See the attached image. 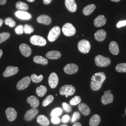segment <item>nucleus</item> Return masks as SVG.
<instances>
[{
  "mask_svg": "<svg viewBox=\"0 0 126 126\" xmlns=\"http://www.w3.org/2000/svg\"><path fill=\"white\" fill-rule=\"evenodd\" d=\"M111 63V60L108 58L104 57L102 55H98L95 58V63L96 65L100 67L108 66Z\"/></svg>",
  "mask_w": 126,
  "mask_h": 126,
  "instance_id": "1",
  "label": "nucleus"
},
{
  "mask_svg": "<svg viewBox=\"0 0 126 126\" xmlns=\"http://www.w3.org/2000/svg\"><path fill=\"white\" fill-rule=\"evenodd\" d=\"M75 87L70 85H66L61 87L59 90V94L62 95H65L67 98L69 96H72L75 92Z\"/></svg>",
  "mask_w": 126,
  "mask_h": 126,
  "instance_id": "2",
  "label": "nucleus"
},
{
  "mask_svg": "<svg viewBox=\"0 0 126 126\" xmlns=\"http://www.w3.org/2000/svg\"><path fill=\"white\" fill-rule=\"evenodd\" d=\"M78 49L81 53L86 54L89 52L91 49L90 42L86 39L80 41L78 45Z\"/></svg>",
  "mask_w": 126,
  "mask_h": 126,
  "instance_id": "3",
  "label": "nucleus"
},
{
  "mask_svg": "<svg viewBox=\"0 0 126 126\" xmlns=\"http://www.w3.org/2000/svg\"><path fill=\"white\" fill-rule=\"evenodd\" d=\"M62 32L65 36H71L75 34L76 30L72 24L66 23L63 26Z\"/></svg>",
  "mask_w": 126,
  "mask_h": 126,
  "instance_id": "4",
  "label": "nucleus"
},
{
  "mask_svg": "<svg viewBox=\"0 0 126 126\" xmlns=\"http://www.w3.org/2000/svg\"><path fill=\"white\" fill-rule=\"evenodd\" d=\"M60 28L59 26H55L52 28L48 36V40L51 42H53L56 40L60 34Z\"/></svg>",
  "mask_w": 126,
  "mask_h": 126,
  "instance_id": "5",
  "label": "nucleus"
},
{
  "mask_svg": "<svg viewBox=\"0 0 126 126\" xmlns=\"http://www.w3.org/2000/svg\"><path fill=\"white\" fill-rule=\"evenodd\" d=\"M31 43L33 45L44 46L46 45V41L45 38L37 35H34L30 38Z\"/></svg>",
  "mask_w": 126,
  "mask_h": 126,
  "instance_id": "6",
  "label": "nucleus"
},
{
  "mask_svg": "<svg viewBox=\"0 0 126 126\" xmlns=\"http://www.w3.org/2000/svg\"><path fill=\"white\" fill-rule=\"evenodd\" d=\"M31 79L30 77L27 76L23 78L17 84L16 87L19 90H24L28 87L31 83Z\"/></svg>",
  "mask_w": 126,
  "mask_h": 126,
  "instance_id": "7",
  "label": "nucleus"
},
{
  "mask_svg": "<svg viewBox=\"0 0 126 126\" xmlns=\"http://www.w3.org/2000/svg\"><path fill=\"white\" fill-rule=\"evenodd\" d=\"M111 92V90H108L104 92V94L101 97V102L103 105H107L113 102V96Z\"/></svg>",
  "mask_w": 126,
  "mask_h": 126,
  "instance_id": "8",
  "label": "nucleus"
},
{
  "mask_svg": "<svg viewBox=\"0 0 126 126\" xmlns=\"http://www.w3.org/2000/svg\"><path fill=\"white\" fill-rule=\"evenodd\" d=\"M79 70L78 65L74 63H69L63 68L64 72L68 74H72L76 73Z\"/></svg>",
  "mask_w": 126,
  "mask_h": 126,
  "instance_id": "9",
  "label": "nucleus"
},
{
  "mask_svg": "<svg viewBox=\"0 0 126 126\" xmlns=\"http://www.w3.org/2000/svg\"><path fill=\"white\" fill-rule=\"evenodd\" d=\"M106 79V76L104 72H97L92 77L91 81L98 83H103L104 81Z\"/></svg>",
  "mask_w": 126,
  "mask_h": 126,
  "instance_id": "10",
  "label": "nucleus"
},
{
  "mask_svg": "<svg viewBox=\"0 0 126 126\" xmlns=\"http://www.w3.org/2000/svg\"><path fill=\"white\" fill-rule=\"evenodd\" d=\"M48 82L49 86L51 88L53 89L57 86L59 83V77L56 73L52 72L50 74Z\"/></svg>",
  "mask_w": 126,
  "mask_h": 126,
  "instance_id": "11",
  "label": "nucleus"
},
{
  "mask_svg": "<svg viewBox=\"0 0 126 126\" xmlns=\"http://www.w3.org/2000/svg\"><path fill=\"white\" fill-rule=\"evenodd\" d=\"M38 110L36 108H32L27 111L24 116V119L27 121H31L38 113Z\"/></svg>",
  "mask_w": 126,
  "mask_h": 126,
  "instance_id": "12",
  "label": "nucleus"
},
{
  "mask_svg": "<svg viewBox=\"0 0 126 126\" xmlns=\"http://www.w3.org/2000/svg\"><path fill=\"white\" fill-rule=\"evenodd\" d=\"M6 114L8 120L10 122L15 121L17 115V113L16 110L12 108H9L6 110Z\"/></svg>",
  "mask_w": 126,
  "mask_h": 126,
  "instance_id": "13",
  "label": "nucleus"
},
{
  "mask_svg": "<svg viewBox=\"0 0 126 126\" xmlns=\"http://www.w3.org/2000/svg\"><path fill=\"white\" fill-rule=\"evenodd\" d=\"M19 69L17 67H14L12 66H9L5 69L3 73V75L4 77H9L15 75L18 72Z\"/></svg>",
  "mask_w": 126,
  "mask_h": 126,
  "instance_id": "14",
  "label": "nucleus"
},
{
  "mask_svg": "<svg viewBox=\"0 0 126 126\" xmlns=\"http://www.w3.org/2000/svg\"><path fill=\"white\" fill-rule=\"evenodd\" d=\"M19 49L23 56L25 57H29L32 54V49L29 45L25 44H22L20 45Z\"/></svg>",
  "mask_w": 126,
  "mask_h": 126,
  "instance_id": "15",
  "label": "nucleus"
},
{
  "mask_svg": "<svg viewBox=\"0 0 126 126\" xmlns=\"http://www.w3.org/2000/svg\"><path fill=\"white\" fill-rule=\"evenodd\" d=\"M16 16L21 20H30L32 18V15L25 11L18 10L15 13Z\"/></svg>",
  "mask_w": 126,
  "mask_h": 126,
  "instance_id": "16",
  "label": "nucleus"
},
{
  "mask_svg": "<svg viewBox=\"0 0 126 126\" xmlns=\"http://www.w3.org/2000/svg\"><path fill=\"white\" fill-rule=\"evenodd\" d=\"M65 5L67 9L71 12L76 11L77 6L75 0H65Z\"/></svg>",
  "mask_w": 126,
  "mask_h": 126,
  "instance_id": "17",
  "label": "nucleus"
},
{
  "mask_svg": "<svg viewBox=\"0 0 126 126\" xmlns=\"http://www.w3.org/2000/svg\"><path fill=\"white\" fill-rule=\"evenodd\" d=\"M36 20L38 23L45 25H49L51 23V19L50 17L45 15L40 16L37 18Z\"/></svg>",
  "mask_w": 126,
  "mask_h": 126,
  "instance_id": "18",
  "label": "nucleus"
},
{
  "mask_svg": "<svg viewBox=\"0 0 126 126\" xmlns=\"http://www.w3.org/2000/svg\"><path fill=\"white\" fill-rule=\"evenodd\" d=\"M107 23V20L103 15H99L95 19L94 24L95 27H100L103 26Z\"/></svg>",
  "mask_w": 126,
  "mask_h": 126,
  "instance_id": "19",
  "label": "nucleus"
},
{
  "mask_svg": "<svg viewBox=\"0 0 126 126\" xmlns=\"http://www.w3.org/2000/svg\"><path fill=\"white\" fill-rule=\"evenodd\" d=\"M78 109L81 113L84 115L87 116L90 113L91 111L90 108L86 104L84 103L79 104L78 106Z\"/></svg>",
  "mask_w": 126,
  "mask_h": 126,
  "instance_id": "20",
  "label": "nucleus"
},
{
  "mask_svg": "<svg viewBox=\"0 0 126 126\" xmlns=\"http://www.w3.org/2000/svg\"><path fill=\"white\" fill-rule=\"evenodd\" d=\"M27 102L31 105L33 108H36L39 105V101L38 99L35 96H30L27 99Z\"/></svg>",
  "mask_w": 126,
  "mask_h": 126,
  "instance_id": "21",
  "label": "nucleus"
},
{
  "mask_svg": "<svg viewBox=\"0 0 126 126\" xmlns=\"http://www.w3.org/2000/svg\"><path fill=\"white\" fill-rule=\"evenodd\" d=\"M110 52L114 55H117L119 53V48L117 43L115 41H112L109 45Z\"/></svg>",
  "mask_w": 126,
  "mask_h": 126,
  "instance_id": "22",
  "label": "nucleus"
},
{
  "mask_svg": "<svg viewBox=\"0 0 126 126\" xmlns=\"http://www.w3.org/2000/svg\"><path fill=\"white\" fill-rule=\"evenodd\" d=\"M107 36V33L103 30H99L94 34L95 39L98 42H102L104 40Z\"/></svg>",
  "mask_w": 126,
  "mask_h": 126,
  "instance_id": "23",
  "label": "nucleus"
},
{
  "mask_svg": "<svg viewBox=\"0 0 126 126\" xmlns=\"http://www.w3.org/2000/svg\"><path fill=\"white\" fill-rule=\"evenodd\" d=\"M61 56L60 52L57 50H52L47 52L46 54L47 58L50 59H59Z\"/></svg>",
  "mask_w": 126,
  "mask_h": 126,
  "instance_id": "24",
  "label": "nucleus"
},
{
  "mask_svg": "<svg viewBox=\"0 0 126 126\" xmlns=\"http://www.w3.org/2000/svg\"><path fill=\"white\" fill-rule=\"evenodd\" d=\"M37 122L42 126H48L50 125V121L44 115H39L37 118Z\"/></svg>",
  "mask_w": 126,
  "mask_h": 126,
  "instance_id": "25",
  "label": "nucleus"
},
{
  "mask_svg": "<svg viewBox=\"0 0 126 126\" xmlns=\"http://www.w3.org/2000/svg\"><path fill=\"white\" fill-rule=\"evenodd\" d=\"M101 122V118L98 114H94L91 118L89 121L90 126H98Z\"/></svg>",
  "mask_w": 126,
  "mask_h": 126,
  "instance_id": "26",
  "label": "nucleus"
},
{
  "mask_svg": "<svg viewBox=\"0 0 126 126\" xmlns=\"http://www.w3.org/2000/svg\"><path fill=\"white\" fill-rule=\"evenodd\" d=\"M96 9L94 4H90L86 6L83 10V13L85 16H89Z\"/></svg>",
  "mask_w": 126,
  "mask_h": 126,
  "instance_id": "27",
  "label": "nucleus"
},
{
  "mask_svg": "<svg viewBox=\"0 0 126 126\" xmlns=\"http://www.w3.org/2000/svg\"><path fill=\"white\" fill-rule=\"evenodd\" d=\"M33 61L35 63L42 65H46L48 63V61L47 59L40 56L34 57L33 58Z\"/></svg>",
  "mask_w": 126,
  "mask_h": 126,
  "instance_id": "28",
  "label": "nucleus"
},
{
  "mask_svg": "<svg viewBox=\"0 0 126 126\" xmlns=\"http://www.w3.org/2000/svg\"><path fill=\"white\" fill-rule=\"evenodd\" d=\"M47 91L46 87L45 86H38L36 89V93L37 95L40 97H43L46 94Z\"/></svg>",
  "mask_w": 126,
  "mask_h": 126,
  "instance_id": "29",
  "label": "nucleus"
},
{
  "mask_svg": "<svg viewBox=\"0 0 126 126\" xmlns=\"http://www.w3.org/2000/svg\"><path fill=\"white\" fill-rule=\"evenodd\" d=\"M16 8L19 10L26 11L29 9V6L25 2L23 1H18L16 3Z\"/></svg>",
  "mask_w": 126,
  "mask_h": 126,
  "instance_id": "30",
  "label": "nucleus"
},
{
  "mask_svg": "<svg viewBox=\"0 0 126 126\" xmlns=\"http://www.w3.org/2000/svg\"><path fill=\"white\" fill-rule=\"evenodd\" d=\"M54 100V97L52 95H48L42 103V105L43 107H46L51 103Z\"/></svg>",
  "mask_w": 126,
  "mask_h": 126,
  "instance_id": "31",
  "label": "nucleus"
},
{
  "mask_svg": "<svg viewBox=\"0 0 126 126\" xmlns=\"http://www.w3.org/2000/svg\"><path fill=\"white\" fill-rule=\"evenodd\" d=\"M115 69L118 72H126V63H120L118 64Z\"/></svg>",
  "mask_w": 126,
  "mask_h": 126,
  "instance_id": "32",
  "label": "nucleus"
},
{
  "mask_svg": "<svg viewBox=\"0 0 126 126\" xmlns=\"http://www.w3.org/2000/svg\"><path fill=\"white\" fill-rule=\"evenodd\" d=\"M63 113V111L62 109L59 108H55L53 109L50 114L51 117H59Z\"/></svg>",
  "mask_w": 126,
  "mask_h": 126,
  "instance_id": "33",
  "label": "nucleus"
},
{
  "mask_svg": "<svg viewBox=\"0 0 126 126\" xmlns=\"http://www.w3.org/2000/svg\"><path fill=\"white\" fill-rule=\"evenodd\" d=\"M43 78H44V77L42 75H40L37 76L35 74H33L32 75L31 77V79L32 81L36 83H38L40 82L43 79Z\"/></svg>",
  "mask_w": 126,
  "mask_h": 126,
  "instance_id": "34",
  "label": "nucleus"
},
{
  "mask_svg": "<svg viewBox=\"0 0 126 126\" xmlns=\"http://www.w3.org/2000/svg\"><path fill=\"white\" fill-rule=\"evenodd\" d=\"M24 32L26 34H30L34 31V29L32 25L29 24H25L23 26Z\"/></svg>",
  "mask_w": 126,
  "mask_h": 126,
  "instance_id": "35",
  "label": "nucleus"
},
{
  "mask_svg": "<svg viewBox=\"0 0 126 126\" xmlns=\"http://www.w3.org/2000/svg\"><path fill=\"white\" fill-rule=\"evenodd\" d=\"M81 101V98L79 96H76L70 100V104L72 106H76L79 104L80 103Z\"/></svg>",
  "mask_w": 126,
  "mask_h": 126,
  "instance_id": "36",
  "label": "nucleus"
},
{
  "mask_svg": "<svg viewBox=\"0 0 126 126\" xmlns=\"http://www.w3.org/2000/svg\"><path fill=\"white\" fill-rule=\"evenodd\" d=\"M102 85V84L91 81V83L90 84V87L93 91H96L99 90V89L101 88Z\"/></svg>",
  "mask_w": 126,
  "mask_h": 126,
  "instance_id": "37",
  "label": "nucleus"
},
{
  "mask_svg": "<svg viewBox=\"0 0 126 126\" xmlns=\"http://www.w3.org/2000/svg\"><path fill=\"white\" fill-rule=\"evenodd\" d=\"M10 36V34L8 32H3L0 33V44L7 40Z\"/></svg>",
  "mask_w": 126,
  "mask_h": 126,
  "instance_id": "38",
  "label": "nucleus"
},
{
  "mask_svg": "<svg viewBox=\"0 0 126 126\" xmlns=\"http://www.w3.org/2000/svg\"><path fill=\"white\" fill-rule=\"evenodd\" d=\"M6 25H8L11 28H13L15 27L16 23V22L12 18L8 17V18H6L4 21Z\"/></svg>",
  "mask_w": 126,
  "mask_h": 126,
  "instance_id": "39",
  "label": "nucleus"
},
{
  "mask_svg": "<svg viewBox=\"0 0 126 126\" xmlns=\"http://www.w3.org/2000/svg\"><path fill=\"white\" fill-rule=\"evenodd\" d=\"M80 118V114L78 112H75L73 113L72 118V122H75L79 120Z\"/></svg>",
  "mask_w": 126,
  "mask_h": 126,
  "instance_id": "40",
  "label": "nucleus"
},
{
  "mask_svg": "<svg viewBox=\"0 0 126 126\" xmlns=\"http://www.w3.org/2000/svg\"><path fill=\"white\" fill-rule=\"evenodd\" d=\"M15 32L18 35L23 34L24 33L23 26L22 25H19L17 26L15 29Z\"/></svg>",
  "mask_w": 126,
  "mask_h": 126,
  "instance_id": "41",
  "label": "nucleus"
},
{
  "mask_svg": "<svg viewBox=\"0 0 126 126\" xmlns=\"http://www.w3.org/2000/svg\"><path fill=\"white\" fill-rule=\"evenodd\" d=\"M62 105H63V108L65 112L67 113H70L72 111V108H71V106L68 104L66 102H63Z\"/></svg>",
  "mask_w": 126,
  "mask_h": 126,
  "instance_id": "42",
  "label": "nucleus"
},
{
  "mask_svg": "<svg viewBox=\"0 0 126 126\" xmlns=\"http://www.w3.org/2000/svg\"><path fill=\"white\" fill-rule=\"evenodd\" d=\"M51 122L53 124H58L60 122L61 120L58 117H52L51 119Z\"/></svg>",
  "mask_w": 126,
  "mask_h": 126,
  "instance_id": "43",
  "label": "nucleus"
},
{
  "mask_svg": "<svg viewBox=\"0 0 126 126\" xmlns=\"http://www.w3.org/2000/svg\"><path fill=\"white\" fill-rule=\"evenodd\" d=\"M70 120V116L68 114H65V115H63L61 121L63 123H67L69 122Z\"/></svg>",
  "mask_w": 126,
  "mask_h": 126,
  "instance_id": "44",
  "label": "nucleus"
},
{
  "mask_svg": "<svg viewBox=\"0 0 126 126\" xmlns=\"http://www.w3.org/2000/svg\"><path fill=\"white\" fill-rule=\"evenodd\" d=\"M126 25V20H124V21H120L119 23H117V28H120L121 27H123Z\"/></svg>",
  "mask_w": 126,
  "mask_h": 126,
  "instance_id": "45",
  "label": "nucleus"
},
{
  "mask_svg": "<svg viewBox=\"0 0 126 126\" xmlns=\"http://www.w3.org/2000/svg\"><path fill=\"white\" fill-rule=\"evenodd\" d=\"M51 1H52V0H44L43 2L45 4H49L51 3Z\"/></svg>",
  "mask_w": 126,
  "mask_h": 126,
  "instance_id": "46",
  "label": "nucleus"
},
{
  "mask_svg": "<svg viewBox=\"0 0 126 126\" xmlns=\"http://www.w3.org/2000/svg\"><path fill=\"white\" fill-rule=\"evenodd\" d=\"M7 2V0H0V4L3 5Z\"/></svg>",
  "mask_w": 126,
  "mask_h": 126,
  "instance_id": "47",
  "label": "nucleus"
},
{
  "mask_svg": "<svg viewBox=\"0 0 126 126\" xmlns=\"http://www.w3.org/2000/svg\"><path fill=\"white\" fill-rule=\"evenodd\" d=\"M72 126H82V125L79 122H75L73 124Z\"/></svg>",
  "mask_w": 126,
  "mask_h": 126,
  "instance_id": "48",
  "label": "nucleus"
},
{
  "mask_svg": "<svg viewBox=\"0 0 126 126\" xmlns=\"http://www.w3.org/2000/svg\"><path fill=\"white\" fill-rule=\"evenodd\" d=\"M3 20L2 19L0 18V27H1V26L3 24Z\"/></svg>",
  "mask_w": 126,
  "mask_h": 126,
  "instance_id": "49",
  "label": "nucleus"
},
{
  "mask_svg": "<svg viewBox=\"0 0 126 126\" xmlns=\"http://www.w3.org/2000/svg\"><path fill=\"white\" fill-rule=\"evenodd\" d=\"M2 54H3V52H2V50L0 49V59L1 58V57L2 55Z\"/></svg>",
  "mask_w": 126,
  "mask_h": 126,
  "instance_id": "50",
  "label": "nucleus"
},
{
  "mask_svg": "<svg viewBox=\"0 0 126 126\" xmlns=\"http://www.w3.org/2000/svg\"><path fill=\"white\" fill-rule=\"evenodd\" d=\"M111 0V1H113V2H119V1H120L121 0Z\"/></svg>",
  "mask_w": 126,
  "mask_h": 126,
  "instance_id": "51",
  "label": "nucleus"
},
{
  "mask_svg": "<svg viewBox=\"0 0 126 126\" xmlns=\"http://www.w3.org/2000/svg\"><path fill=\"white\" fill-rule=\"evenodd\" d=\"M27 0L30 2H34L35 0Z\"/></svg>",
  "mask_w": 126,
  "mask_h": 126,
  "instance_id": "52",
  "label": "nucleus"
},
{
  "mask_svg": "<svg viewBox=\"0 0 126 126\" xmlns=\"http://www.w3.org/2000/svg\"><path fill=\"white\" fill-rule=\"evenodd\" d=\"M59 126H68L67 125H60Z\"/></svg>",
  "mask_w": 126,
  "mask_h": 126,
  "instance_id": "53",
  "label": "nucleus"
},
{
  "mask_svg": "<svg viewBox=\"0 0 126 126\" xmlns=\"http://www.w3.org/2000/svg\"><path fill=\"white\" fill-rule=\"evenodd\" d=\"M125 113H126V109H125Z\"/></svg>",
  "mask_w": 126,
  "mask_h": 126,
  "instance_id": "54",
  "label": "nucleus"
}]
</instances>
